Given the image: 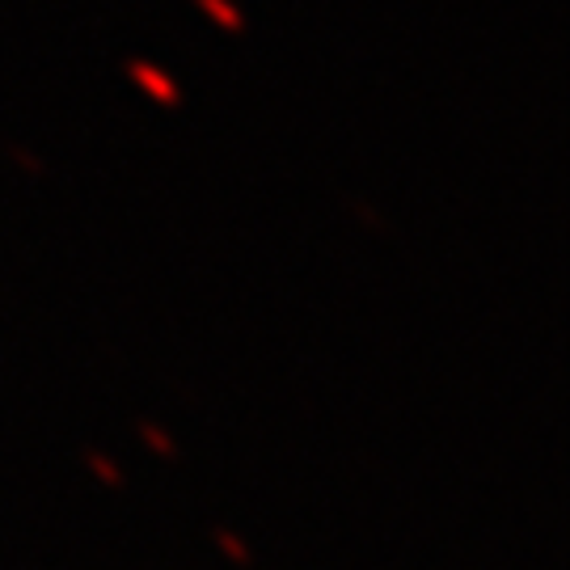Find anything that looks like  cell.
Segmentation results:
<instances>
[{
    "instance_id": "6da1fadb",
    "label": "cell",
    "mask_w": 570,
    "mask_h": 570,
    "mask_svg": "<svg viewBox=\"0 0 570 570\" xmlns=\"http://www.w3.org/2000/svg\"><path fill=\"white\" fill-rule=\"evenodd\" d=\"M127 72H131V81L140 85L144 94H153L161 106H174L183 102V94H178V85L169 81V72H161V68H153V63H144V60H131L127 63Z\"/></svg>"
},
{
    "instance_id": "7a4b0ae2",
    "label": "cell",
    "mask_w": 570,
    "mask_h": 570,
    "mask_svg": "<svg viewBox=\"0 0 570 570\" xmlns=\"http://www.w3.org/2000/svg\"><path fill=\"white\" fill-rule=\"evenodd\" d=\"M195 4H199L212 21H220L225 30H242L245 26L242 13H237V4H228V0H195Z\"/></svg>"
},
{
    "instance_id": "3957f363",
    "label": "cell",
    "mask_w": 570,
    "mask_h": 570,
    "mask_svg": "<svg viewBox=\"0 0 570 570\" xmlns=\"http://www.w3.org/2000/svg\"><path fill=\"white\" fill-rule=\"evenodd\" d=\"M140 431L148 435V440H153V449H157V452H174V440H169V435H161V431H153L148 423H144Z\"/></svg>"
}]
</instances>
